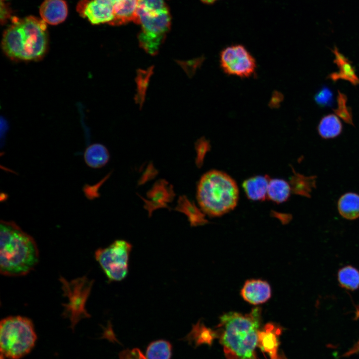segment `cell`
I'll return each mask as SVG.
<instances>
[{
  "label": "cell",
  "mask_w": 359,
  "mask_h": 359,
  "mask_svg": "<svg viewBox=\"0 0 359 359\" xmlns=\"http://www.w3.org/2000/svg\"><path fill=\"white\" fill-rule=\"evenodd\" d=\"M220 65L226 74L241 78L253 76L257 68L254 57L241 44L224 48L220 53Z\"/></svg>",
  "instance_id": "cell-8"
},
{
  "label": "cell",
  "mask_w": 359,
  "mask_h": 359,
  "mask_svg": "<svg viewBox=\"0 0 359 359\" xmlns=\"http://www.w3.org/2000/svg\"><path fill=\"white\" fill-rule=\"evenodd\" d=\"M139 1L140 0H122L115 2L113 9L114 19L110 24L118 25L130 21L138 24Z\"/></svg>",
  "instance_id": "cell-14"
},
{
  "label": "cell",
  "mask_w": 359,
  "mask_h": 359,
  "mask_svg": "<svg viewBox=\"0 0 359 359\" xmlns=\"http://www.w3.org/2000/svg\"><path fill=\"white\" fill-rule=\"evenodd\" d=\"M168 0H140L139 7L147 14L156 16L168 10Z\"/></svg>",
  "instance_id": "cell-25"
},
{
  "label": "cell",
  "mask_w": 359,
  "mask_h": 359,
  "mask_svg": "<svg viewBox=\"0 0 359 359\" xmlns=\"http://www.w3.org/2000/svg\"><path fill=\"white\" fill-rule=\"evenodd\" d=\"M270 180L268 176H257L244 180L242 186L248 198L255 201L267 198Z\"/></svg>",
  "instance_id": "cell-15"
},
{
  "label": "cell",
  "mask_w": 359,
  "mask_h": 359,
  "mask_svg": "<svg viewBox=\"0 0 359 359\" xmlns=\"http://www.w3.org/2000/svg\"><path fill=\"white\" fill-rule=\"evenodd\" d=\"M63 291L69 298V302L65 312L70 319L73 328L80 319L89 317L85 309L86 300L90 292L91 283L83 277L71 282L62 280Z\"/></svg>",
  "instance_id": "cell-9"
},
{
  "label": "cell",
  "mask_w": 359,
  "mask_h": 359,
  "mask_svg": "<svg viewBox=\"0 0 359 359\" xmlns=\"http://www.w3.org/2000/svg\"><path fill=\"white\" fill-rule=\"evenodd\" d=\"M110 158L108 150L101 144H93L88 147L84 154L86 165L93 169H99L104 166Z\"/></svg>",
  "instance_id": "cell-17"
},
{
  "label": "cell",
  "mask_w": 359,
  "mask_h": 359,
  "mask_svg": "<svg viewBox=\"0 0 359 359\" xmlns=\"http://www.w3.org/2000/svg\"><path fill=\"white\" fill-rule=\"evenodd\" d=\"M132 244L124 240H116L105 248L98 249L95 257L111 281H120L127 276Z\"/></svg>",
  "instance_id": "cell-7"
},
{
  "label": "cell",
  "mask_w": 359,
  "mask_h": 359,
  "mask_svg": "<svg viewBox=\"0 0 359 359\" xmlns=\"http://www.w3.org/2000/svg\"><path fill=\"white\" fill-rule=\"evenodd\" d=\"M240 294L247 302L254 305L267 302L271 296L269 283L260 279L247 280L242 288Z\"/></svg>",
  "instance_id": "cell-12"
},
{
  "label": "cell",
  "mask_w": 359,
  "mask_h": 359,
  "mask_svg": "<svg viewBox=\"0 0 359 359\" xmlns=\"http://www.w3.org/2000/svg\"><path fill=\"white\" fill-rule=\"evenodd\" d=\"M37 339L31 321L25 317L9 316L0 323V359H19L28 354Z\"/></svg>",
  "instance_id": "cell-5"
},
{
  "label": "cell",
  "mask_w": 359,
  "mask_h": 359,
  "mask_svg": "<svg viewBox=\"0 0 359 359\" xmlns=\"http://www.w3.org/2000/svg\"><path fill=\"white\" fill-rule=\"evenodd\" d=\"M261 310L255 308L247 314L230 312L220 318V342L227 359H255Z\"/></svg>",
  "instance_id": "cell-2"
},
{
  "label": "cell",
  "mask_w": 359,
  "mask_h": 359,
  "mask_svg": "<svg viewBox=\"0 0 359 359\" xmlns=\"http://www.w3.org/2000/svg\"><path fill=\"white\" fill-rule=\"evenodd\" d=\"M196 198L203 212L211 217L221 216L236 207L239 198L238 187L226 173L211 170L199 180Z\"/></svg>",
  "instance_id": "cell-4"
},
{
  "label": "cell",
  "mask_w": 359,
  "mask_h": 359,
  "mask_svg": "<svg viewBox=\"0 0 359 359\" xmlns=\"http://www.w3.org/2000/svg\"><path fill=\"white\" fill-rule=\"evenodd\" d=\"M338 209L344 218L354 220L359 217V194L347 192L342 195L338 201Z\"/></svg>",
  "instance_id": "cell-18"
},
{
  "label": "cell",
  "mask_w": 359,
  "mask_h": 359,
  "mask_svg": "<svg viewBox=\"0 0 359 359\" xmlns=\"http://www.w3.org/2000/svg\"><path fill=\"white\" fill-rule=\"evenodd\" d=\"M282 99V96L280 95L279 93L275 92V95L272 96L271 101V106H276L277 103H279Z\"/></svg>",
  "instance_id": "cell-29"
},
{
  "label": "cell",
  "mask_w": 359,
  "mask_h": 359,
  "mask_svg": "<svg viewBox=\"0 0 359 359\" xmlns=\"http://www.w3.org/2000/svg\"><path fill=\"white\" fill-rule=\"evenodd\" d=\"M0 223V273L11 277L27 274L39 260L34 239L13 221L1 220Z\"/></svg>",
  "instance_id": "cell-1"
},
{
  "label": "cell",
  "mask_w": 359,
  "mask_h": 359,
  "mask_svg": "<svg viewBox=\"0 0 359 359\" xmlns=\"http://www.w3.org/2000/svg\"><path fill=\"white\" fill-rule=\"evenodd\" d=\"M277 330L272 324H267L258 334V346L267 353L271 359H277L278 339Z\"/></svg>",
  "instance_id": "cell-16"
},
{
  "label": "cell",
  "mask_w": 359,
  "mask_h": 359,
  "mask_svg": "<svg viewBox=\"0 0 359 359\" xmlns=\"http://www.w3.org/2000/svg\"><path fill=\"white\" fill-rule=\"evenodd\" d=\"M203 2L207 4H210L214 2L216 0H201Z\"/></svg>",
  "instance_id": "cell-30"
},
{
  "label": "cell",
  "mask_w": 359,
  "mask_h": 359,
  "mask_svg": "<svg viewBox=\"0 0 359 359\" xmlns=\"http://www.w3.org/2000/svg\"><path fill=\"white\" fill-rule=\"evenodd\" d=\"M175 196L172 186L165 180L158 181L147 193L149 199H143L145 208L150 216L153 211L159 208L168 207L167 203Z\"/></svg>",
  "instance_id": "cell-11"
},
{
  "label": "cell",
  "mask_w": 359,
  "mask_h": 359,
  "mask_svg": "<svg viewBox=\"0 0 359 359\" xmlns=\"http://www.w3.org/2000/svg\"><path fill=\"white\" fill-rule=\"evenodd\" d=\"M338 96V108L337 112L341 118H342L346 122L353 124L352 115L349 111L346 105V100L345 96L339 93Z\"/></svg>",
  "instance_id": "cell-26"
},
{
  "label": "cell",
  "mask_w": 359,
  "mask_h": 359,
  "mask_svg": "<svg viewBox=\"0 0 359 359\" xmlns=\"http://www.w3.org/2000/svg\"><path fill=\"white\" fill-rule=\"evenodd\" d=\"M332 92L327 88H323L315 96L316 102L321 106L328 104L332 100Z\"/></svg>",
  "instance_id": "cell-27"
},
{
  "label": "cell",
  "mask_w": 359,
  "mask_h": 359,
  "mask_svg": "<svg viewBox=\"0 0 359 359\" xmlns=\"http://www.w3.org/2000/svg\"><path fill=\"white\" fill-rule=\"evenodd\" d=\"M176 210L185 214L192 226L202 225L207 222L203 213L184 195L179 197Z\"/></svg>",
  "instance_id": "cell-21"
},
{
  "label": "cell",
  "mask_w": 359,
  "mask_h": 359,
  "mask_svg": "<svg viewBox=\"0 0 359 359\" xmlns=\"http://www.w3.org/2000/svg\"><path fill=\"white\" fill-rule=\"evenodd\" d=\"M342 124L335 115L329 114L323 117L318 127L319 135L324 139L337 137L342 131Z\"/></svg>",
  "instance_id": "cell-20"
},
{
  "label": "cell",
  "mask_w": 359,
  "mask_h": 359,
  "mask_svg": "<svg viewBox=\"0 0 359 359\" xmlns=\"http://www.w3.org/2000/svg\"><path fill=\"white\" fill-rule=\"evenodd\" d=\"M138 14L139 17L138 24L141 25L138 36L140 46L148 53L155 55L171 27V16L169 10L153 16L138 7Z\"/></svg>",
  "instance_id": "cell-6"
},
{
  "label": "cell",
  "mask_w": 359,
  "mask_h": 359,
  "mask_svg": "<svg viewBox=\"0 0 359 359\" xmlns=\"http://www.w3.org/2000/svg\"><path fill=\"white\" fill-rule=\"evenodd\" d=\"M338 280L341 287L354 291L359 288V271L352 266L340 269L338 273Z\"/></svg>",
  "instance_id": "cell-23"
},
{
  "label": "cell",
  "mask_w": 359,
  "mask_h": 359,
  "mask_svg": "<svg viewBox=\"0 0 359 359\" xmlns=\"http://www.w3.org/2000/svg\"><path fill=\"white\" fill-rule=\"evenodd\" d=\"M114 0H84L78 4L79 13L93 24L108 22L114 19Z\"/></svg>",
  "instance_id": "cell-10"
},
{
  "label": "cell",
  "mask_w": 359,
  "mask_h": 359,
  "mask_svg": "<svg viewBox=\"0 0 359 359\" xmlns=\"http://www.w3.org/2000/svg\"><path fill=\"white\" fill-rule=\"evenodd\" d=\"M119 357L120 359H147L141 351L136 348L127 349L121 352Z\"/></svg>",
  "instance_id": "cell-28"
},
{
  "label": "cell",
  "mask_w": 359,
  "mask_h": 359,
  "mask_svg": "<svg viewBox=\"0 0 359 359\" xmlns=\"http://www.w3.org/2000/svg\"><path fill=\"white\" fill-rule=\"evenodd\" d=\"M48 45L46 23L32 16L17 20L4 32L2 48L12 59L31 61L41 58Z\"/></svg>",
  "instance_id": "cell-3"
},
{
  "label": "cell",
  "mask_w": 359,
  "mask_h": 359,
  "mask_svg": "<svg viewBox=\"0 0 359 359\" xmlns=\"http://www.w3.org/2000/svg\"><path fill=\"white\" fill-rule=\"evenodd\" d=\"M39 13L42 19L51 25L64 21L68 14L67 3L64 0H45L41 4Z\"/></svg>",
  "instance_id": "cell-13"
},
{
  "label": "cell",
  "mask_w": 359,
  "mask_h": 359,
  "mask_svg": "<svg viewBox=\"0 0 359 359\" xmlns=\"http://www.w3.org/2000/svg\"><path fill=\"white\" fill-rule=\"evenodd\" d=\"M172 346L165 340H158L151 343L146 353L147 359H171Z\"/></svg>",
  "instance_id": "cell-24"
},
{
  "label": "cell",
  "mask_w": 359,
  "mask_h": 359,
  "mask_svg": "<svg viewBox=\"0 0 359 359\" xmlns=\"http://www.w3.org/2000/svg\"><path fill=\"white\" fill-rule=\"evenodd\" d=\"M291 188L285 180L279 179H270L268 191L267 198L278 203L286 201L289 197Z\"/></svg>",
  "instance_id": "cell-22"
},
{
  "label": "cell",
  "mask_w": 359,
  "mask_h": 359,
  "mask_svg": "<svg viewBox=\"0 0 359 359\" xmlns=\"http://www.w3.org/2000/svg\"><path fill=\"white\" fill-rule=\"evenodd\" d=\"M335 55V62L338 65L339 72L333 73L331 78L334 80L343 79L348 80L354 85L359 83V79L356 74L354 68L350 62L344 55L339 52L336 48L334 51Z\"/></svg>",
  "instance_id": "cell-19"
},
{
  "label": "cell",
  "mask_w": 359,
  "mask_h": 359,
  "mask_svg": "<svg viewBox=\"0 0 359 359\" xmlns=\"http://www.w3.org/2000/svg\"><path fill=\"white\" fill-rule=\"evenodd\" d=\"M114 0V1H115V2H116L122 0Z\"/></svg>",
  "instance_id": "cell-31"
}]
</instances>
